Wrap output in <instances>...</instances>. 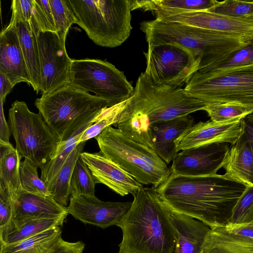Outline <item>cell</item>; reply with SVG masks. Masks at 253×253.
Wrapping results in <instances>:
<instances>
[{
	"mask_svg": "<svg viewBox=\"0 0 253 253\" xmlns=\"http://www.w3.org/2000/svg\"><path fill=\"white\" fill-rule=\"evenodd\" d=\"M247 186L224 174L190 176L171 172L155 189L171 211L197 219L213 229L228 224Z\"/></svg>",
	"mask_w": 253,
	"mask_h": 253,
	"instance_id": "1",
	"label": "cell"
},
{
	"mask_svg": "<svg viewBox=\"0 0 253 253\" xmlns=\"http://www.w3.org/2000/svg\"><path fill=\"white\" fill-rule=\"evenodd\" d=\"M206 104L188 95L184 88L154 83L144 72L115 126L131 139L153 149L150 133L153 124L203 110Z\"/></svg>",
	"mask_w": 253,
	"mask_h": 253,
	"instance_id": "2",
	"label": "cell"
},
{
	"mask_svg": "<svg viewBox=\"0 0 253 253\" xmlns=\"http://www.w3.org/2000/svg\"><path fill=\"white\" fill-rule=\"evenodd\" d=\"M116 226L122 230L118 253H173L177 232L171 211L155 187L140 189Z\"/></svg>",
	"mask_w": 253,
	"mask_h": 253,
	"instance_id": "3",
	"label": "cell"
},
{
	"mask_svg": "<svg viewBox=\"0 0 253 253\" xmlns=\"http://www.w3.org/2000/svg\"><path fill=\"white\" fill-rule=\"evenodd\" d=\"M148 44L176 43L190 49L202 72L253 41L240 35L155 19L140 23Z\"/></svg>",
	"mask_w": 253,
	"mask_h": 253,
	"instance_id": "4",
	"label": "cell"
},
{
	"mask_svg": "<svg viewBox=\"0 0 253 253\" xmlns=\"http://www.w3.org/2000/svg\"><path fill=\"white\" fill-rule=\"evenodd\" d=\"M95 138L107 158L142 184L156 188L171 173L154 149L131 139L118 128L108 126Z\"/></svg>",
	"mask_w": 253,
	"mask_h": 253,
	"instance_id": "5",
	"label": "cell"
},
{
	"mask_svg": "<svg viewBox=\"0 0 253 253\" xmlns=\"http://www.w3.org/2000/svg\"><path fill=\"white\" fill-rule=\"evenodd\" d=\"M77 24L97 45L115 47L129 37L131 0H68Z\"/></svg>",
	"mask_w": 253,
	"mask_h": 253,
	"instance_id": "6",
	"label": "cell"
},
{
	"mask_svg": "<svg viewBox=\"0 0 253 253\" xmlns=\"http://www.w3.org/2000/svg\"><path fill=\"white\" fill-rule=\"evenodd\" d=\"M8 123L21 158L42 170L54 158L60 144L59 136L40 113L31 111L23 101L16 100L11 104Z\"/></svg>",
	"mask_w": 253,
	"mask_h": 253,
	"instance_id": "7",
	"label": "cell"
},
{
	"mask_svg": "<svg viewBox=\"0 0 253 253\" xmlns=\"http://www.w3.org/2000/svg\"><path fill=\"white\" fill-rule=\"evenodd\" d=\"M184 90L206 104H234L253 113V64L218 72H196Z\"/></svg>",
	"mask_w": 253,
	"mask_h": 253,
	"instance_id": "8",
	"label": "cell"
},
{
	"mask_svg": "<svg viewBox=\"0 0 253 253\" xmlns=\"http://www.w3.org/2000/svg\"><path fill=\"white\" fill-rule=\"evenodd\" d=\"M70 79L73 86L95 93L112 106L129 99L134 92L124 72L106 60L72 59Z\"/></svg>",
	"mask_w": 253,
	"mask_h": 253,
	"instance_id": "9",
	"label": "cell"
},
{
	"mask_svg": "<svg viewBox=\"0 0 253 253\" xmlns=\"http://www.w3.org/2000/svg\"><path fill=\"white\" fill-rule=\"evenodd\" d=\"M35 105L60 138L70 124L78 117L112 106L108 101L71 84L42 95L36 100Z\"/></svg>",
	"mask_w": 253,
	"mask_h": 253,
	"instance_id": "10",
	"label": "cell"
},
{
	"mask_svg": "<svg viewBox=\"0 0 253 253\" xmlns=\"http://www.w3.org/2000/svg\"><path fill=\"white\" fill-rule=\"evenodd\" d=\"M144 54L146 61L144 73L160 85L181 88L199 69L200 62L193 52L176 43L148 44Z\"/></svg>",
	"mask_w": 253,
	"mask_h": 253,
	"instance_id": "11",
	"label": "cell"
},
{
	"mask_svg": "<svg viewBox=\"0 0 253 253\" xmlns=\"http://www.w3.org/2000/svg\"><path fill=\"white\" fill-rule=\"evenodd\" d=\"M33 29L39 50L40 92L42 95H45L71 84L72 59L67 53L65 43L56 32Z\"/></svg>",
	"mask_w": 253,
	"mask_h": 253,
	"instance_id": "12",
	"label": "cell"
},
{
	"mask_svg": "<svg viewBox=\"0 0 253 253\" xmlns=\"http://www.w3.org/2000/svg\"><path fill=\"white\" fill-rule=\"evenodd\" d=\"M229 144L214 143L183 150L173 159L171 172L190 176L216 174L222 168Z\"/></svg>",
	"mask_w": 253,
	"mask_h": 253,
	"instance_id": "13",
	"label": "cell"
},
{
	"mask_svg": "<svg viewBox=\"0 0 253 253\" xmlns=\"http://www.w3.org/2000/svg\"><path fill=\"white\" fill-rule=\"evenodd\" d=\"M132 202H104L95 196H70L69 214L86 224L101 228L116 225L129 209Z\"/></svg>",
	"mask_w": 253,
	"mask_h": 253,
	"instance_id": "14",
	"label": "cell"
},
{
	"mask_svg": "<svg viewBox=\"0 0 253 253\" xmlns=\"http://www.w3.org/2000/svg\"><path fill=\"white\" fill-rule=\"evenodd\" d=\"M156 19L205 29L240 35L253 39V23L209 11L173 13L154 11Z\"/></svg>",
	"mask_w": 253,
	"mask_h": 253,
	"instance_id": "15",
	"label": "cell"
},
{
	"mask_svg": "<svg viewBox=\"0 0 253 253\" xmlns=\"http://www.w3.org/2000/svg\"><path fill=\"white\" fill-rule=\"evenodd\" d=\"M224 123L199 122L185 130L175 141L177 151L214 143L232 145L242 132V119Z\"/></svg>",
	"mask_w": 253,
	"mask_h": 253,
	"instance_id": "16",
	"label": "cell"
},
{
	"mask_svg": "<svg viewBox=\"0 0 253 253\" xmlns=\"http://www.w3.org/2000/svg\"><path fill=\"white\" fill-rule=\"evenodd\" d=\"M87 165L96 183H101L118 194L133 196L143 186L117 164L107 158L100 151L82 152L80 155Z\"/></svg>",
	"mask_w": 253,
	"mask_h": 253,
	"instance_id": "17",
	"label": "cell"
},
{
	"mask_svg": "<svg viewBox=\"0 0 253 253\" xmlns=\"http://www.w3.org/2000/svg\"><path fill=\"white\" fill-rule=\"evenodd\" d=\"M101 110L90 112L78 117L70 124L63 132L54 158L41 170L40 178L50 192L59 171L70 154L78 144L81 136L93 124L94 118Z\"/></svg>",
	"mask_w": 253,
	"mask_h": 253,
	"instance_id": "18",
	"label": "cell"
},
{
	"mask_svg": "<svg viewBox=\"0 0 253 253\" xmlns=\"http://www.w3.org/2000/svg\"><path fill=\"white\" fill-rule=\"evenodd\" d=\"M0 71L14 86L20 82H31L13 22L0 34Z\"/></svg>",
	"mask_w": 253,
	"mask_h": 253,
	"instance_id": "19",
	"label": "cell"
},
{
	"mask_svg": "<svg viewBox=\"0 0 253 253\" xmlns=\"http://www.w3.org/2000/svg\"><path fill=\"white\" fill-rule=\"evenodd\" d=\"M67 207L57 203L52 196H43L23 191L12 201L11 221L66 218Z\"/></svg>",
	"mask_w": 253,
	"mask_h": 253,
	"instance_id": "20",
	"label": "cell"
},
{
	"mask_svg": "<svg viewBox=\"0 0 253 253\" xmlns=\"http://www.w3.org/2000/svg\"><path fill=\"white\" fill-rule=\"evenodd\" d=\"M193 125V118L188 115L158 122L150 127L153 149L167 165L178 153L176 140Z\"/></svg>",
	"mask_w": 253,
	"mask_h": 253,
	"instance_id": "21",
	"label": "cell"
},
{
	"mask_svg": "<svg viewBox=\"0 0 253 253\" xmlns=\"http://www.w3.org/2000/svg\"><path fill=\"white\" fill-rule=\"evenodd\" d=\"M222 168L226 177L248 186L253 185V154L243 129L237 142L230 146Z\"/></svg>",
	"mask_w": 253,
	"mask_h": 253,
	"instance_id": "22",
	"label": "cell"
},
{
	"mask_svg": "<svg viewBox=\"0 0 253 253\" xmlns=\"http://www.w3.org/2000/svg\"><path fill=\"white\" fill-rule=\"evenodd\" d=\"M171 218L177 234L173 253H200L210 227L197 219L171 211Z\"/></svg>",
	"mask_w": 253,
	"mask_h": 253,
	"instance_id": "23",
	"label": "cell"
},
{
	"mask_svg": "<svg viewBox=\"0 0 253 253\" xmlns=\"http://www.w3.org/2000/svg\"><path fill=\"white\" fill-rule=\"evenodd\" d=\"M15 25L21 48L30 78L31 85L38 93L40 91L39 50L36 34L31 24L25 21L14 10L11 20Z\"/></svg>",
	"mask_w": 253,
	"mask_h": 253,
	"instance_id": "24",
	"label": "cell"
},
{
	"mask_svg": "<svg viewBox=\"0 0 253 253\" xmlns=\"http://www.w3.org/2000/svg\"><path fill=\"white\" fill-rule=\"evenodd\" d=\"M200 253H253V238L231 232L225 227L210 229Z\"/></svg>",
	"mask_w": 253,
	"mask_h": 253,
	"instance_id": "25",
	"label": "cell"
},
{
	"mask_svg": "<svg viewBox=\"0 0 253 253\" xmlns=\"http://www.w3.org/2000/svg\"><path fill=\"white\" fill-rule=\"evenodd\" d=\"M21 159L10 142L0 141V189L6 191L12 201L23 191L20 175Z\"/></svg>",
	"mask_w": 253,
	"mask_h": 253,
	"instance_id": "26",
	"label": "cell"
},
{
	"mask_svg": "<svg viewBox=\"0 0 253 253\" xmlns=\"http://www.w3.org/2000/svg\"><path fill=\"white\" fill-rule=\"evenodd\" d=\"M66 218L10 221L0 227V244L18 243L50 228L61 226Z\"/></svg>",
	"mask_w": 253,
	"mask_h": 253,
	"instance_id": "27",
	"label": "cell"
},
{
	"mask_svg": "<svg viewBox=\"0 0 253 253\" xmlns=\"http://www.w3.org/2000/svg\"><path fill=\"white\" fill-rule=\"evenodd\" d=\"M218 2L215 0H131L132 10L173 13L208 11Z\"/></svg>",
	"mask_w": 253,
	"mask_h": 253,
	"instance_id": "28",
	"label": "cell"
},
{
	"mask_svg": "<svg viewBox=\"0 0 253 253\" xmlns=\"http://www.w3.org/2000/svg\"><path fill=\"white\" fill-rule=\"evenodd\" d=\"M56 226L14 244H0V253H47L61 237Z\"/></svg>",
	"mask_w": 253,
	"mask_h": 253,
	"instance_id": "29",
	"label": "cell"
},
{
	"mask_svg": "<svg viewBox=\"0 0 253 253\" xmlns=\"http://www.w3.org/2000/svg\"><path fill=\"white\" fill-rule=\"evenodd\" d=\"M86 141L79 143L70 154L54 183L50 191L54 200L66 207L70 197V184L76 162L83 152Z\"/></svg>",
	"mask_w": 253,
	"mask_h": 253,
	"instance_id": "30",
	"label": "cell"
},
{
	"mask_svg": "<svg viewBox=\"0 0 253 253\" xmlns=\"http://www.w3.org/2000/svg\"><path fill=\"white\" fill-rule=\"evenodd\" d=\"M126 100L120 103L104 108L94 118L93 124L88 127L81 136L78 144L95 138L103 130L112 125L116 126L119 122Z\"/></svg>",
	"mask_w": 253,
	"mask_h": 253,
	"instance_id": "31",
	"label": "cell"
},
{
	"mask_svg": "<svg viewBox=\"0 0 253 253\" xmlns=\"http://www.w3.org/2000/svg\"><path fill=\"white\" fill-rule=\"evenodd\" d=\"M96 184L90 170L80 156L76 162L71 177L70 196H95Z\"/></svg>",
	"mask_w": 253,
	"mask_h": 253,
	"instance_id": "32",
	"label": "cell"
},
{
	"mask_svg": "<svg viewBox=\"0 0 253 253\" xmlns=\"http://www.w3.org/2000/svg\"><path fill=\"white\" fill-rule=\"evenodd\" d=\"M56 33L65 43L68 31L78 20L68 0H49Z\"/></svg>",
	"mask_w": 253,
	"mask_h": 253,
	"instance_id": "33",
	"label": "cell"
},
{
	"mask_svg": "<svg viewBox=\"0 0 253 253\" xmlns=\"http://www.w3.org/2000/svg\"><path fill=\"white\" fill-rule=\"evenodd\" d=\"M203 110L207 113L210 120L216 123L227 122L243 119L253 113L244 106L224 103L207 104Z\"/></svg>",
	"mask_w": 253,
	"mask_h": 253,
	"instance_id": "34",
	"label": "cell"
},
{
	"mask_svg": "<svg viewBox=\"0 0 253 253\" xmlns=\"http://www.w3.org/2000/svg\"><path fill=\"white\" fill-rule=\"evenodd\" d=\"M208 11L253 23V0H225L219 1Z\"/></svg>",
	"mask_w": 253,
	"mask_h": 253,
	"instance_id": "35",
	"label": "cell"
},
{
	"mask_svg": "<svg viewBox=\"0 0 253 253\" xmlns=\"http://www.w3.org/2000/svg\"><path fill=\"white\" fill-rule=\"evenodd\" d=\"M37 169V167L27 159L21 162L20 175L23 190L43 196H51L52 194L47 186L39 177Z\"/></svg>",
	"mask_w": 253,
	"mask_h": 253,
	"instance_id": "36",
	"label": "cell"
},
{
	"mask_svg": "<svg viewBox=\"0 0 253 253\" xmlns=\"http://www.w3.org/2000/svg\"><path fill=\"white\" fill-rule=\"evenodd\" d=\"M251 64H253V41L226 58L200 73L218 72Z\"/></svg>",
	"mask_w": 253,
	"mask_h": 253,
	"instance_id": "37",
	"label": "cell"
},
{
	"mask_svg": "<svg viewBox=\"0 0 253 253\" xmlns=\"http://www.w3.org/2000/svg\"><path fill=\"white\" fill-rule=\"evenodd\" d=\"M253 223V185L247 186L233 209L229 224Z\"/></svg>",
	"mask_w": 253,
	"mask_h": 253,
	"instance_id": "38",
	"label": "cell"
},
{
	"mask_svg": "<svg viewBox=\"0 0 253 253\" xmlns=\"http://www.w3.org/2000/svg\"><path fill=\"white\" fill-rule=\"evenodd\" d=\"M31 25L41 31L56 32L49 0H34Z\"/></svg>",
	"mask_w": 253,
	"mask_h": 253,
	"instance_id": "39",
	"label": "cell"
},
{
	"mask_svg": "<svg viewBox=\"0 0 253 253\" xmlns=\"http://www.w3.org/2000/svg\"><path fill=\"white\" fill-rule=\"evenodd\" d=\"M84 247L85 244L82 241L70 242L61 237L47 253H83Z\"/></svg>",
	"mask_w": 253,
	"mask_h": 253,
	"instance_id": "40",
	"label": "cell"
},
{
	"mask_svg": "<svg viewBox=\"0 0 253 253\" xmlns=\"http://www.w3.org/2000/svg\"><path fill=\"white\" fill-rule=\"evenodd\" d=\"M12 216V198L6 191L0 189V227L8 223Z\"/></svg>",
	"mask_w": 253,
	"mask_h": 253,
	"instance_id": "41",
	"label": "cell"
},
{
	"mask_svg": "<svg viewBox=\"0 0 253 253\" xmlns=\"http://www.w3.org/2000/svg\"><path fill=\"white\" fill-rule=\"evenodd\" d=\"M33 6L34 0H13L11 8L25 21L31 24Z\"/></svg>",
	"mask_w": 253,
	"mask_h": 253,
	"instance_id": "42",
	"label": "cell"
},
{
	"mask_svg": "<svg viewBox=\"0 0 253 253\" xmlns=\"http://www.w3.org/2000/svg\"><path fill=\"white\" fill-rule=\"evenodd\" d=\"M242 129L253 154V113L242 119Z\"/></svg>",
	"mask_w": 253,
	"mask_h": 253,
	"instance_id": "43",
	"label": "cell"
},
{
	"mask_svg": "<svg viewBox=\"0 0 253 253\" xmlns=\"http://www.w3.org/2000/svg\"><path fill=\"white\" fill-rule=\"evenodd\" d=\"M4 102L0 101V141L9 143L11 131L9 124L5 118L3 104Z\"/></svg>",
	"mask_w": 253,
	"mask_h": 253,
	"instance_id": "44",
	"label": "cell"
},
{
	"mask_svg": "<svg viewBox=\"0 0 253 253\" xmlns=\"http://www.w3.org/2000/svg\"><path fill=\"white\" fill-rule=\"evenodd\" d=\"M225 227L229 231L236 234L253 238V223L240 225L228 224Z\"/></svg>",
	"mask_w": 253,
	"mask_h": 253,
	"instance_id": "45",
	"label": "cell"
},
{
	"mask_svg": "<svg viewBox=\"0 0 253 253\" xmlns=\"http://www.w3.org/2000/svg\"><path fill=\"white\" fill-rule=\"evenodd\" d=\"M0 101H4L6 95L12 90L14 85L7 77L0 71Z\"/></svg>",
	"mask_w": 253,
	"mask_h": 253,
	"instance_id": "46",
	"label": "cell"
}]
</instances>
